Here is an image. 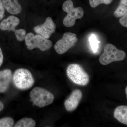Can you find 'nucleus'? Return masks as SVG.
Masks as SVG:
<instances>
[{
  "label": "nucleus",
  "mask_w": 127,
  "mask_h": 127,
  "mask_svg": "<svg viewBox=\"0 0 127 127\" xmlns=\"http://www.w3.org/2000/svg\"><path fill=\"white\" fill-rule=\"evenodd\" d=\"M4 105L2 102L0 101V111H1L4 109Z\"/></svg>",
  "instance_id": "obj_23"
},
{
  "label": "nucleus",
  "mask_w": 127,
  "mask_h": 127,
  "mask_svg": "<svg viewBox=\"0 0 127 127\" xmlns=\"http://www.w3.org/2000/svg\"><path fill=\"white\" fill-rule=\"evenodd\" d=\"M25 43L28 50H32L38 48L42 51H47L52 46V43L50 40L44 38L40 35H34L32 32L26 35Z\"/></svg>",
  "instance_id": "obj_6"
},
{
  "label": "nucleus",
  "mask_w": 127,
  "mask_h": 127,
  "mask_svg": "<svg viewBox=\"0 0 127 127\" xmlns=\"http://www.w3.org/2000/svg\"><path fill=\"white\" fill-rule=\"evenodd\" d=\"M4 7L10 14L17 15L22 11V7L18 0H1Z\"/></svg>",
  "instance_id": "obj_12"
},
{
  "label": "nucleus",
  "mask_w": 127,
  "mask_h": 127,
  "mask_svg": "<svg viewBox=\"0 0 127 127\" xmlns=\"http://www.w3.org/2000/svg\"><path fill=\"white\" fill-rule=\"evenodd\" d=\"M123 17L120 18L119 20V23H120L123 26L125 27H127V15L125 14Z\"/></svg>",
  "instance_id": "obj_20"
},
{
  "label": "nucleus",
  "mask_w": 127,
  "mask_h": 127,
  "mask_svg": "<svg viewBox=\"0 0 127 127\" xmlns=\"http://www.w3.org/2000/svg\"><path fill=\"white\" fill-rule=\"evenodd\" d=\"M89 41L93 52L94 53L96 52L99 47V44L100 42L98 40L96 36L94 34L91 35L89 39Z\"/></svg>",
  "instance_id": "obj_16"
},
{
  "label": "nucleus",
  "mask_w": 127,
  "mask_h": 127,
  "mask_svg": "<svg viewBox=\"0 0 127 127\" xmlns=\"http://www.w3.org/2000/svg\"><path fill=\"white\" fill-rule=\"evenodd\" d=\"M76 34L67 32L64 34L62 38L57 41L54 48L58 54L62 55L67 52L77 42Z\"/></svg>",
  "instance_id": "obj_7"
},
{
  "label": "nucleus",
  "mask_w": 127,
  "mask_h": 127,
  "mask_svg": "<svg viewBox=\"0 0 127 127\" xmlns=\"http://www.w3.org/2000/svg\"><path fill=\"white\" fill-rule=\"evenodd\" d=\"M113 1V0H89V2L91 7L95 8L102 4H109Z\"/></svg>",
  "instance_id": "obj_18"
},
{
  "label": "nucleus",
  "mask_w": 127,
  "mask_h": 127,
  "mask_svg": "<svg viewBox=\"0 0 127 127\" xmlns=\"http://www.w3.org/2000/svg\"><path fill=\"white\" fill-rule=\"evenodd\" d=\"M126 57L125 53L118 50L115 46L108 43L104 46V52L99 58V61L103 65H106L113 62L122 61Z\"/></svg>",
  "instance_id": "obj_4"
},
{
  "label": "nucleus",
  "mask_w": 127,
  "mask_h": 127,
  "mask_svg": "<svg viewBox=\"0 0 127 127\" xmlns=\"http://www.w3.org/2000/svg\"><path fill=\"white\" fill-rule=\"evenodd\" d=\"M30 97L34 104L40 108L51 104L55 98L51 93L39 87L33 89L30 93Z\"/></svg>",
  "instance_id": "obj_5"
},
{
  "label": "nucleus",
  "mask_w": 127,
  "mask_h": 127,
  "mask_svg": "<svg viewBox=\"0 0 127 127\" xmlns=\"http://www.w3.org/2000/svg\"><path fill=\"white\" fill-rule=\"evenodd\" d=\"M35 121L31 118H24L16 123L14 127H35Z\"/></svg>",
  "instance_id": "obj_15"
},
{
  "label": "nucleus",
  "mask_w": 127,
  "mask_h": 127,
  "mask_svg": "<svg viewBox=\"0 0 127 127\" xmlns=\"http://www.w3.org/2000/svg\"><path fill=\"white\" fill-rule=\"evenodd\" d=\"M16 88L21 90L31 88L35 83V79L30 71L25 68H19L14 72L12 77Z\"/></svg>",
  "instance_id": "obj_1"
},
{
  "label": "nucleus",
  "mask_w": 127,
  "mask_h": 127,
  "mask_svg": "<svg viewBox=\"0 0 127 127\" xmlns=\"http://www.w3.org/2000/svg\"><path fill=\"white\" fill-rule=\"evenodd\" d=\"M127 13V0H120L118 7L114 13L116 17L123 16Z\"/></svg>",
  "instance_id": "obj_14"
},
{
  "label": "nucleus",
  "mask_w": 127,
  "mask_h": 127,
  "mask_svg": "<svg viewBox=\"0 0 127 127\" xmlns=\"http://www.w3.org/2000/svg\"><path fill=\"white\" fill-rule=\"evenodd\" d=\"M4 7L3 6L1 0H0V21H1L4 17Z\"/></svg>",
  "instance_id": "obj_21"
},
{
  "label": "nucleus",
  "mask_w": 127,
  "mask_h": 127,
  "mask_svg": "<svg viewBox=\"0 0 127 127\" xmlns=\"http://www.w3.org/2000/svg\"><path fill=\"white\" fill-rule=\"evenodd\" d=\"M63 10L67 13L63 20V24L67 27H72L75 25L77 19H81L84 16V11L81 7H74L73 2L71 0H67L64 3Z\"/></svg>",
  "instance_id": "obj_2"
},
{
  "label": "nucleus",
  "mask_w": 127,
  "mask_h": 127,
  "mask_svg": "<svg viewBox=\"0 0 127 127\" xmlns=\"http://www.w3.org/2000/svg\"><path fill=\"white\" fill-rule=\"evenodd\" d=\"M82 96V92L79 89H75L73 91L64 102L66 110L68 112H72L76 109Z\"/></svg>",
  "instance_id": "obj_9"
},
{
  "label": "nucleus",
  "mask_w": 127,
  "mask_h": 127,
  "mask_svg": "<svg viewBox=\"0 0 127 127\" xmlns=\"http://www.w3.org/2000/svg\"><path fill=\"white\" fill-rule=\"evenodd\" d=\"M127 87H126V88H125V93L126 94V96H127Z\"/></svg>",
  "instance_id": "obj_24"
},
{
  "label": "nucleus",
  "mask_w": 127,
  "mask_h": 127,
  "mask_svg": "<svg viewBox=\"0 0 127 127\" xmlns=\"http://www.w3.org/2000/svg\"><path fill=\"white\" fill-rule=\"evenodd\" d=\"M56 26L52 18L48 17L43 24L34 27V31L46 39L50 38L56 30Z\"/></svg>",
  "instance_id": "obj_8"
},
{
  "label": "nucleus",
  "mask_w": 127,
  "mask_h": 127,
  "mask_svg": "<svg viewBox=\"0 0 127 127\" xmlns=\"http://www.w3.org/2000/svg\"><path fill=\"white\" fill-rule=\"evenodd\" d=\"M114 117L119 122L127 125V106H120L118 107L114 112Z\"/></svg>",
  "instance_id": "obj_13"
},
{
  "label": "nucleus",
  "mask_w": 127,
  "mask_h": 127,
  "mask_svg": "<svg viewBox=\"0 0 127 127\" xmlns=\"http://www.w3.org/2000/svg\"><path fill=\"white\" fill-rule=\"evenodd\" d=\"M66 73L69 79L75 84L86 86L89 82V76L79 64L69 65L67 68Z\"/></svg>",
  "instance_id": "obj_3"
},
{
  "label": "nucleus",
  "mask_w": 127,
  "mask_h": 127,
  "mask_svg": "<svg viewBox=\"0 0 127 127\" xmlns=\"http://www.w3.org/2000/svg\"><path fill=\"white\" fill-rule=\"evenodd\" d=\"M14 124V119L10 117L0 119V127H13Z\"/></svg>",
  "instance_id": "obj_17"
},
{
  "label": "nucleus",
  "mask_w": 127,
  "mask_h": 127,
  "mask_svg": "<svg viewBox=\"0 0 127 127\" xmlns=\"http://www.w3.org/2000/svg\"><path fill=\"white\" fill-rule=\"evenodd\" d=\"M12 79V74L11 70L5 69L0 71V93L6 92L10 87Z\"/></svg>",
  "instance_id": "obj_10"
},
{
  "label": "nucleus",
  "mask_w": 127,
  "mask_h": 127,
  "mask_svg": "<svg viewBox=\"0 0 127 127\" xmlns=\"http://www.w3.org/2000/svg\"><path fill=\"white\" fill-rule=\"evenodd\" d=\"M4 59L3 53H2V50L0 47V67L2 65Z\"/></svg>",
  "instance_id": "obj_22"
},
{
  "label": "nucleus",
  "mask_w": 127,
  "mask_h": 127,
  "mask_svg": "<svg viewBox=\"0 0 127 127\" xmlns=\"http://www.w3.org/2000/svg\"><path fill=\"white\" fill-rule=\"evenodd\" d=\"M17 39L20 41H22L25 40L26 36V32L25 30L23 29H20L16 30L14 32Z\"/></svg>",
  "instance_id": "obj_19"
},
{
  "label": "nucleus",
  "mask_w": 127,
  "mask_h": 127,
  "mask_svg": "<svg viewBox=\"0 0 127 127\" xmlns=\"http://www.w3.org/2000/svg\"><path fill=\"white\" fill-rule=\"evenodd\" d=\"M20 20L16 17L10 16L4 19L0 23V29L2 31H12L15 32V28L19 25Z\"/></svg>",
  "instance_id": "obj_11"
}]
</instances>
